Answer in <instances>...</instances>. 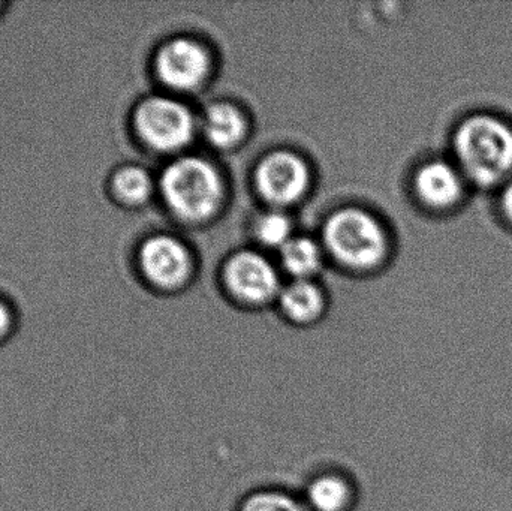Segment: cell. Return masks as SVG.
I'll return each instance as SVG.
<instances>
[{
  "label": "cell",
  "mask_w": 512,
  "mask_h": 511,
  "mask_svg": "<svg viewBox=\"0 0 512 511\" xmlns=\"http://www.w3.org/2000/svg\"><path fill=\"white\" fill-rule=\"evenodd\" d=\"M17 332V318L11 306L0 299V348L9 344L12 336Z\"/></svg>",
  "instance_id": "obj_17"
},
{
  "label": "cell",
  "mask_w": 512,
  "mask_h": 511,
  "mask_svg": "<svg viewBox=\"0 0 512 511\" xmlns=\"http://www.w3.org/2000/svg\"><path fill=\"white\" fill-rule=\"evenodd\" d=\"M141 270L158 287H179L188 278L189 254L182 243L167 236L153 237L140 251Z\"/></svg>",
  "instance_id": "obj_10"
},
{
  "label": "cell",
  "mask_w": 512,
  "mask_h": 511,
  "mask_svg": "<svg viewBox=\"0 0 512 511\" xmlns=\"http://www.w3.org/2000/svg\"><path fill=\"white\" fill-rule=\"evenodd\" d=\"M456 165L469 185L504 186L512 179V126L490 114H474L457 126L453 137Z\"/></svg>",
  "instance_id": "obj_1"
},
{
  "label": "cell",
  "mask_w": 512,
  "mask_h": 511,
  "mask_svg": "<svg viewBox=\"0 0 512 511\" xmlns=\"http://www.w3.org/2000/svg\"><path fill=\"white\" fill-rule=\"evenodd\" d=\"M162 194L168 207L180 218H209L221 206V177L203 159H179L165 170Z\"/></svg>",
  "instance_id": "obj_2"
},
{
  "label": "cell",
  "mask_w": 512,
  "mask_h": 511,
  "mask_svg": "<svg viewBox=\"0 0 512 511\" xmlns=\"http://www.w3.org/2000/svg\"><path fill=\"white\" fill-rule=\"evenodd\" d=\"M138 135L153 149L173 152L182 149L194 135L191 111L168 98H150L135 111Z\"/></svg>",
  "instance_id": "obj_4"
},
{
  "label": "cell",
  "mask_w": 512,
  "mask_h": 511,
  "mask_svg": "<svg viewBox=\"0 0 512 511\" xmlns=\"http://www.w3.org/2000/svg\"><path fill=\"white\" fill-rule=\"evenodd\" d=\"M245 129V119L233 105H213L204 119L206 137L218 147H231L239 143L245 135Z\"/></svg>",
  "instance_id": "obj_12"
},
{
  "label": "cell",
  "mask_w": 512,
  "mask_h": 511,
  "mask_svg": "<svg viewBox=\"0 0 512 511\" xmlns=\"http://www.w3.org/2000/svg\"><path fill=\"white\" fill-rule=\"evenodd\" d=\"M114 194L129 204L143 203L152 191V179L138 167H126L113 177Z\"/></svg>",
  "instance_id": "obj_15"
},
{
  "label": "cell",
  "mask_w": 512,
  "mask_h": 511,
  "mask_svg": "<svg viewBox=\"0 0 512 511\" xmlns=\"http://www.w3.org/2000/svg\"><path fill=\"white\" fill-rule=\"evenodd\" d=\"M256 186L259 194L271 203H294L307 186L306 165L292 153H273L259 164Z\"/></svg>",
  "instance_id": "obj_6"
},
{
  "label": "cell",
  "mask_w": 512,
  "mask_h": 511,
  "mask_svg": "<svg viewBox=\"0 0 512 511\" xmlns=\"http://www.w3.org/2000/svg\"><path fill=\"white\" fill-rule=\"evenodd\" d=\"M256 234L264 245L283 248L291 240V224L280 213H268L259 221Z\"/></svg>",
  "instance_id": "obj_16"
},
{
  "label": "cell",
  "mask_w": 512,
  "mask_h": 511,
  "mask_svg": "<svg viewBox=\"0 0 512 511\" xmlns=\"http://www.w3.org/2000/svg\"><path fill=\"white\" fill-rule=\"evenodd\" d=\"M501 209L505 218L512 224V179L508 180L504 185V189H502Z\"/></svg>",
  "instance_id": "obj_18"
},
{
  "label": "cell",
  "mask_w": 512,
  "mask_h": 511,
  "mask_svg": "<svg viewBox=\"0 0 512 511\" xmlns=\"http://www.w3.org/2000/svg\"><path fill=\"white\" fill-rule=\"evenodd\" d=\"M468 185L456 162L441 159L427 162L415 176L418 197L435 210H450L462 203Z\"/></svg>",
  "instance_id": "obj_9"
},
{
  "label": "cell",
  "mask_w": 512,
  "mask_h": 511,
  "mask_svg": "<svg viewBox=\"0 0 512 511\" xmlns=\"http://www.w3.org/2000/svg\"><path fill=\"white\" fill-rule=\"evenodd\" d=\"M309 511H355L360 503L357 480L339 467H325L307 479L300 491Z\"/></svg>",
  "instance_id": "obj_7"
},
{
  "label": "cell",
  "mask_w": 512,
  "mask_h": 511,
  "mask_svg": "<svg viewBox=\"0 0 512 511\" xmlns=\"http://www.w3.org/2000/svg\"><path fill=\"white\" fill-rule=\"evenodd\" d=\"M0 6H2V3H0Z\"/></svg>",
  "instance_id": "obj_19"
},
{
  "label": "cell",
  "mask_w": 512,
  "mask_h": 511,
  "mask_svg": "<svg viewBox=\"0 0 512 511\" xmlns=\"http://www.w3.org/2000/svg\"><path fill=\"white\" fill-rule=\"evenodd\" d=\"M209 54L191 39H176L159 51L156 71L167 86L189 90L200 86L209 74Z\"/></svg>",
  "instance_id": "obj_5"
},
{
  "label": "cell",
  "mask_w": 512,
  "mask_h": 511,
  "mask_svg": "<svg viewBox=\"0 0 512 511\" xmlns=\"http://www.w3.org/2000/svg\"><path fill=\"white\" fill-rule=\"evenodd\" d=\"M325 245L340 263L349 267H372L384 258L387 239L381 225L358 209H345L328 219Z\"/></svg>",
  "instance_id": "obj_3"
},
{
  "label": "cell",
  "mask_w": 512,
  "mask_h": 511,
  "mask_svg": "<svg viewBox=\"0 0 512 511\" xmlns=\"http://www.w3.org/2000/svg\"><path fill=\"white\" fill-rule=\"evenodd\" d=\"M237 511H309L300 492L283 488H262L246 495Z\"/></svg>",
  "instance_id": "obj_13"
},
{
  "label": "cell",
  "mask_w": 512,
  "mask_h": 511,
  "mask_svg": "<svg viewBox=\"0 0 512 511\" xmlns=\"http://www.w3.org/2000/svg\"><path fill=\"white\" fill-rule=\"evenodd\" d=\"M280 309L292 324L307 327L318 320L324 300L315 285L298 281L282 291Z\"/></svg>",
  "instance_id": "obj_11"
},
{
  "label": "cell",
  "mask_w": 512,
  "mask_h": 511,
  "mask_svg": "<svg viewBox=\"0 0 512 511\" xmlns=\"http://www.w3.org/2000/svg\"><path fill=\"white\" fill-rule=\"evenodd\" d=\"M286 270L298 278L312 275L321 264L318 246L309 239H291L282 249Z\"/></svg>",
  "instance_id": "obj_14"
},
{
  "label": "cell",
  "mask_w": 512,
  "mask_h": 511,
  "mask_svg": "<svg viewBox=\"0 0 512 511\" xmlns=\"http://www.w3.org/2000/svg\"><path fill=\"white\" fill-rule=\"evenodd\" d=\"M225 279L231 293L251 305L268 302L279 290L273 266L254 252H242L231 258L225 267Z\"/></svg>",
  "instance_id": "obj_8"
}]
</instances>
